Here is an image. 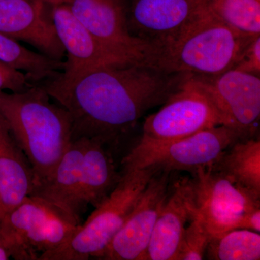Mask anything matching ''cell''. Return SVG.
Wrapping results in <instances>:
<instances>
[{
    "mask_svg": "<svg viewBox=\"0 0 260 260\" xmlns=\"http://www.w3.org/2000/svg\"><path fill=\"white\" fill-rule=\"evenodd\" d=\"M186 75L134 63L95 68L67 83L42 85L69 114L73 140L91 138L107 146L148 110L167 102Z\"/></svg>",
    "mask_w": 260,
    "mask_h": 260,
    "instance_id": "6da1fadb",
    "label": "cell"
},
{
    "mask_svg": "<svg viewBox=\"0 0 260 260\" xmlns=\"http://www.w3.org/2000/svg\"><path fill=\"white\" fill-rule=\"evenodd\" d=\"M51 100L42 85L0 90V115L31 164L36 186L49 179L73 140L69 114Z\"/></svg>",
    "mask_w": 260,
    "mask_h": 260,
    "instance_id": "7a4b0ae2",
    "label": "cell"
},
{
    "mask_svg": "<svg viewBox=\"0 0 260 260\" xmlns=\"http://www.w3.org/2000/svg\"><path fill=\"white\" fill-rule=\"evenodd\" d=\"M257 37L238 31L205 8L174 42L159 51L155 66L169 73L222 74L237 65Z\"/></svg>",
    "mask_w": 260,
    "mask_h": 260,
    "instance_id": "3957f363",
    "label": "cell"
},
{
    "mask_svg": "<svg viewBox=\"0 0 260 260\" xmlns=\"http://www.w3.org/2000/svg\"><path fill=\"white\" fill-rule=\"evenodd\" d=\"M159 169L155 166L123 167L120 179L114 190L95 207L70 240L43 260L102 259L108 246L125 223L150 179Z\"/></svg>",
    "mask_w": 260,
    "mask_h": 260,
    "instance_id": "277c9868",
    "label": "cell"
},
{
    "mask_svg": "<svg viewBox=\"0 0 260 260\" xmlns=\"http://www.w3.org/2000/svg\"><path fill=\"white\" fill-rule=\"evenodd\" d=\"M0 223L5 248L15 260L44 259L70 240L81 225L35 196L5 213Z\"/></svg>",
    "mask_w": 260,
    "mask_h": 260,
    "instance_id": "5b68a950",
    "label": "cell"
},
{
    "mask_svg": "<svg viewBox=\"0 0 260 260\" xmlns=\"http://www.w3.org/2000/svg\"><path fill=\"white\" fill-rule=\"evenodd\" d=\"M244 138L246 137L232 128L213 126L162 144L136 145L121 164L123 167L155 166L169 172L185 171L192 174L213 165L229 147Z\"/></svg>",
    "mask_w": 260,
    "mask_h": 260,
    "instance_id": "8992f818",
    "label": "cell"
},
{
    "mask_svg": "<svg viewBox=\"0 0 260 260\" xmlns=\"http://www.w3.org/2000/svg\"><path fill=\"white\" fill-rule=\"evenodd\" d=\"M219 125L221 119L213 103L186 74L161 109L145 119L136 145L162 144Z\"/></svg>",
    "mask_w": 260,
    "mask_h": 260,
    "instance_id": "52a82bcc",
    "label": "cell"
},
{
    "mask_svg": "<svg viewBox=\"0 0 260 260\" xmlns=\"http://www.w3.org/2000/svg\"><path fill=\"white\" fill-rule=\"evenodd\" d=\"M192 215L203 220L210 236L239 229L244 215L260 208V196L238 185L212 166L191 174Z\"/></svg>",
    "mask_w": 260,
    "mask_h": 260,
    "instance_id": "ba28073f",
    "label": "cell"
},
{
    "mask_svg": "<svg viewBox=\"0 0 260 260\" xmlns=\"http://www.w3.org/2000/svg\"><path fill=\"white\" fill-rule=\"evenodd\" d=\"M68 5L108 51L127 62L155 66L158 50L130 32L124 0H71Z\"/></svg>",
    "mask_w": 260,
    "mask_h": 260,
    "instance_id": "9c48e42d",
    "label": "cell"
},
{
    "mask_svg": "<svg viewBox=\"0 0 260 260\" xmlns=\"http://www.w3.org/2000/svg\"><path fill=\"white\" fill-rule=\"evenodd\" d=\"M218 112L222 125L255 135L260 116V78L236 70L213 76L189 74Z\"/></svg>",
    "mask_w": 260,
    "mask_h": 260,
    "instance_id": "30bf717a",
    "label": "cell"
},
{
    "mask_svg": "<svg viewBox=\"0 0 260 260\" xmlns=\"http://www.w3.org/2000/svg\"><path fill=\"white\" fill-rule=\"evenodd\" d=\"M207 0H130L126 20L135 37L159 51L203 14Z\"/></svg>",
    "mask_w": 260,
    "mask_h": 260,
    "instance_id": "8fae6325",
    "label": "cell"
},
{
    "mask_svg": "<svg viewBox=\"0 0 260 260\" xmlns=\"http://www.w3.org/2000/svg\"><path fill=\"white\" fill-rule=\"evenodd\" d=\"M172 172H155L102 259L144 260L152 233L171 190Z\"/></svg>",
    "mask_w": 260,
    "mask_h": 260,
    "instance_id": "7c38bea8",
    "label": "cell"
},
{
    "mask_svg": "<svg viewBox=\"0 0 260 260\" xmlns=\"http://www.w3.org/2000/svg\"><path fill=\"white\" fill-rule=\"evenodd\" d=\"M51 17L57 37L66 53V60L64 61L62 71L55 78L47 82L64 84L95 68L134 64L122 60L103 47L73 14L68 3L52 4Z\"/></svg>",
    "mask_w": 260,
    "mask_h": 260,
    "instance_id": "4fadbf2b",
    "label": "cell"
},
{
    "mask_svg": "<svg viewBox=\"0 0 260 260\" xmlns=\"http://www.w3.org/2000/svg\"><path fill=\"white\" fill-rule=\"evenodd\" d=\"M52 4L47 0H0V34L63 61L66 53L51 17Z\"/></svg>",
    "mask_w": 260,
    "mask_h": 260,
    "instance_id": "5bb4252c",
    "label": "cell"
},
{
    "mask_svg": "<svg viewBox=\"0 0 260 260\" xmlns=\"http://www.w3.org/2000/svg\"><path fill=\"white\" fill-rule=\"evenodd\" d=\"M193 210L191 178L179 177L171 186L157 219L144 260H176Z\"/></svg>",
    "mask_w": 260,
    "mask_h": 260,
    "instance_id": "9a60e30c",
    "label": "cell"
},
{
    "mask_svg": "<svg viewBox=\"0 0 260 260\" xmlns=\"http://www.w3.org/2000/svg\"><path fill=\"white\" fill-rule=\"evenodd\" d=\"M85 138L72 140L47 180L38 184L30 196L45 200L81 223L85 213L81 201V172Z\"/></svg>",
    "mask_w": 260,
    "mask_h": 260,
    "instance_id": "2e32d148",
    "label": "cell"
},
{
    "mask_svg": "<svg viewBox=\"0 0 260 260\" xmlns=\"http://www.w3.org/2000/svg\"><path fill=\"white\" fill-rule=\"evenodd\" d=\"M36 185L31 164L0 115V198L5 213L30 196Z\"/></svg>",
    "mask_w": 260,
    "mask_h": 260,
    "instance_id": "e0dca14e",
    "label": "cell"
},
{
    "mask_svg": "<svg viewBox=\"0 0 260 260\" xmlns=\"http://www.w3.org/2000/svg\"><path fill=\"white\" fill-rule=\"evenodd\" d=\"M121 174L112 154L102 142L85 138L81 172V201L84 208L101 204L117 185Z\"/></svg>",
    "mask_w": 260,
    "mask_h": 260,
    "instance_id": "ac0fdd59",
    "label": "cell"
},
{
    "mask_svg": "<svg viewBox=\"0 0 260 260\" xmlns=\"http://www.w3.org/2000/svg\"><path fill=\"white\" fill-rule=\"evenodd\" d=\"M213 169L260 196V141L255 135L238 140L222 153Z\"/></svg>",
    "mask_w": 260,
    "mask_h": 260,
    "instance_id": "d6986e66",
    "label": "cell"
},
{
    "mask_svg": "<svg viewBox=\"0 0 260 260\" xmlns=\"http://www.w3.org/2000/svg\"><path fill=\"white\" fill-rule=\"evenodd\" d=\"M0 61L26 75L34 85H42L57 76L64 68V61L54 60L0 34Z\"/></svg>",
    "mask_w": 260,
    "mask_h": 260,
    "instance_id": "ffe728a7",
    "label": "cell"
},
{
    "mask_svg": "<svg viewBox=\"0 0 260 260\" xmlns=\"http://www.w3.org/2000/svg\"><path fill=\"white\" fill-rule=\"evenodd\" d=\"M205 259L259 260V233L246 229H233L210 236Z\"/></svg>",
    "mask_w": 260,
    "mask_h": 260,
    "instance_id": "44dd1931",
    "label": "cell"
},
{
    "mask_svg": "<svg viewBox=\"0 0 260 260\" xmlns=\"http://www.w3.org/2000/svg\"><path fill=\"white\" fill-rule=\"evenodd\" d=\"M206 9L238 31L260 35V0H207Z\"/></svg>",
    "mask_w": 260,
    "mask_h": 260,
    "instance_id": "7402d4cb",
    "label": "cell"
},
{
    "mask_svg": "<svg viewBox=\"0 0 260 260\" xmlns=\"http://www.w3.org/2000/svg\"><path fill=\"white\" fill-rule=\"evenodd\" d=\"M210 239V234L198 217L191 215L190 223L186 227L176 260H202Z\"/></svg>",
    "mask_w": 260,
    "mask_h": 260,
    "instance_id": "603a6c76",
    "label": "cell"
},
{
    "mask_svg": "<svg viewBox=\"0 0 260 260\" xmlns=\"http://www.w3.org/2000/svg\"><path fill=\"white\" fill-rule=\"evenodd\" d=\"M32 85L24 73L0 61V90L20 92Z\"/></svg>",
    "mask_w": 260,
    "mask_h": 260,
    "instance_id": "cb8c5ba5",
    "label": "cell"
},
{
    "mask_svg": "<svg viewBox=\"0 0 260 260\" xmlns=\"http://www.w3.org/2000/svg\"><path fill=\"white\" fill-rule=\"evenodd\" d=\"M233 69L260 76V36L256 37L246 47L242 57Z\"/></svg>",
    "mask_w": 260,
    "mask_h": 260,
    "instance_id": "d4e9b609",
    "label": "cell"
},
{
    "mask_svg": "<svg viewBox=\"0 0 260 260\" xmlns=\"http://www.w3.org/2000/svg\"><path fill=\"white\" fill-rule=\"evenodd\" d=\"M239 229H246L256 233L260 232V208L251 210L244 215L239 223Z\"/></svg>",
    "mask_w": 260,
    "mask_h": 260,
    "instance_id": "484cf974",
    "label": "cell"
},
{
    "mask_svg": "<svg viewBox=\"0 0 260 260\" xmlns=\"http://www.w3.org/2000/svg\"><path fill=\"white\" fill-rule=\"evenodd\" d=\"M1 220V219H0ZM10 255L5 248L4 242H3V235H2L1 223H0V260L10 259Z\"/></svg>",
    "mask_w": 260,
    "mask_h": 260,
    "instance_id": "4316f807",
    "label": "cell"
},
{
    "mask_svg": "<svg viewBox=\"0 0 260 260\" xmlns=\"http://www.w3.org/2000/svg\"><path fill=\"white\" fill-rule=\"evenodd\" d=\"M5 212L4 208H3V203H2L1 198H0V219L3 218V215H5Z\"/></svg>",
    "mask_w": 260,
    "mask_h": 260,
    "instance_id": "83f0119b",
    "label": "cell"
},
{
    "mask_svg": "<svg viewBox=\"0 0 260 260\" xmlns=\"http://www.w3.org/2000/svg\"><path fill=\"white\" fill-rule=\"evenodd\" d=\"M47 1L51 2L52 3H69L71 0H47Z\"/></svg>",
    "mask_w": 260,
    "mask_h": 260,
    "instance_id": "f1b7e54d",
    "label": "cell"
}]
</instances>
